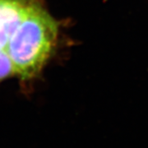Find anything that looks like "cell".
<instances>
[{
    "label": "cell",
    "mask_w": 148,
    "mask_h": 148,
    "mask_svg": "<svg viewBox=\"0 0 148 148\" xmlns=\"http://www.w3.org/2000/svg\"><path fill=\"white\" fill-rule=\"evenodd\" d=\"M58 34L57 21L37 1L5 48L14 73L24 80L36 77L53 53Z\"/></svg>",
    "instance_id": "cell-1"
},
{
    "label": "cell",
    "mask_w": 148,
    "mask_h": 148,
    "mask_svg": "<svg viewBox=\"0 0 148 148\" xmlns=\"http://www.w3.org/2000/svg\"><path fill=\"white\" fill-rule=\"evenodd\" d=\"M37 0H0V49H5L11 36Z\"/></svg>",
    "instance_id": "cell-2"
},
{
    "label": "cell",
    "mask_w": 148,
    "mask_h": 148,
    "mask_svg": "<svg viewBox=\"0 0 148 148\" xmlns=\"http://www.w3.org/2000/svg\"><path fill=\"white\" fill-rule=\"evenodd\" d=\"M14 73L13 65L5 49H0V81Z\"/></svg>",
    "instance_id": "cell-3"
}]
</instances>
